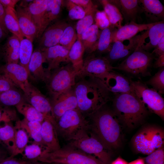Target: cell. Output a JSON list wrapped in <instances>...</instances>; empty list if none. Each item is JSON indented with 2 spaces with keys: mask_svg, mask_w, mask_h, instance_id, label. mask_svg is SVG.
<instances>
[{
  "mask_svg": "<svg viewBox=\"0 0 164 164\" xmlns=\"http://www.w3.org/2000/svg\"><path fill=\"white\" fill-rule=\"evenodd\" d=\"M87 118L88 133L98 138L106 149L111 151L121 146V125L112 109L106 104Z\"/></svg>",
  "mask_w": 164,
  "mask_h": 164,
  "instance_id": "1",
  "label": "cell"
},
{
  "mask_svg": "<svg viewBox=\"0 0 164 164\" xmlns=\"http://www.w3.org/2000/svg\"><path fill=\"white\" fill-rule=\"evenodd\" d=\"M77 108L86 118L109 101L110 92L99 78L79 80L73 87Z\"/></svg>",
  "mask_w": 164,
  "mask_h": 164,
  "instance_id": "2",
  "label": "cell"
},
{
  "mask_svg": "<svg viewBox=\"0 0 164 164\" xmlns=\"http://www.w3.org/2000/svg\"><path fill=\"white\" fill-rule=\"evenodd\" d=\"M112 110L121 125L132 129L144 120L148 111L134 93L114 95Z\"/></svg>",
  "mask_w": 164,
  "mask_h": 164,
  "instance_id": "3",
  "label": "cell"
},
{
  "mask_svg": "<svg viewBox=\"0 0 164 164\" xmlns=\"http://www.w3.org/2000/svg\"><path fill=\"white\" fill-rule=\"evenodd\" d=\"M36 160L53 164H104L94 156L69 144L54 152H43Z\"/></svg>",
  "mask_w": 164,
  "mask_h": 164,
  "instance_id": "4",
  "label": "cell"
},
{
  "mask_svg": "<svg viewBox=\"0 0 164 164\" xmlns=\"http://www.w3.org/2000/svg\"><path fill=\"white\" fill-rule=\"evenodd\" d=\"M131 143L136 153L148 155L163 147L164 130L155 125H145L134 135Z\"/></svg>",
  "mask_w": 164,
  "mask_h": 164,
  "instance_id": "5",
  "label": "cell"
},
{
  "mask_svg": "<svg viewBox=\"0 0 164 164\" xmlns=\"http://www.w3.org/2000/svg\"><path fill=\"white\" fill-rule=\"evenodd\" d=\"M58 135L69 141L84 130H88L89 121L78 109L68 110L55 124Z\"/></svg>",
  "mask_w": 164,
  "mask_h": 164,
  "instance_id": "6",
  "label": "cell"
},
{
  "mask_svg": "<svg viewBox=\"0 0 164 164\" xmlns=\"http://www.w3.org/2000/svg\"><path fill=\"white\" fill-rule=\"evenodd\" d=\"M155 59L154 55L142 49L138 45L136 49L114 69L118 70L138 77L150 75L149 69Z\"/></svg>",
  "mask_w": 164,
  "mask_h": 164,
  "instance_id": "7",
  "label": "cell"
},
{
  "mask_svg": "<svg viewBox=\"0 0 164 164\" xmlns=\"http://www.w3.org/2000/svg\"><path fill=\"white\" fill-rule=\"evenodd\" d=\"M77 73L70 62L50 72L45 83L51 97L73 87L76 82Z\"/></svg>",
  "mask_w": 164,
  "mask_h": 164,
  "instance_id": "8",
  "label": "cell"
},
{
  "mask_svg": "<svg viewBox=\"0 0 164 164\" xmlns=\"http://www.w3.org/2000/svg\"><path fill=\"white\" fill-rule=\"evenodd\" d=\"M68 144L90 155H93L104 164H110L111 151L96 137L84 130L69 141Z\"/></svg>",
  "mask_w": 164,
  "mask_h": 164,
  "instance_id": "9",
  "label": "cell"
},
{
  "mask_svg": "<svg viewBox=\"0 0 164 164\" xmlns=\"http://www.w3.org/2000/svg\"><path fill=\"white\" fill-rule=\"evenodd\" d=\"M131 82L133 93L147 110L163 120L164 99L162 95L140 80H131Z\"/></svg>",
  "mask_w": 164,
  "mask_h": 164,
  "instance_id": "10",
  "label": "cell"
},
{
  "mask_svg": "<svg viewBox=\"0 0 164 164\" xmlns=\"http://www.w3.org/2000/svg\"><path fill=\"white\" fill-rule=\"evenodd\" d=\"M114 70V67L105 57L91 56L84 60L83 66L77 73L76 79L100 77Z\"/></svg>",
  "mask_w": 164,
  "mask_h": 164,
  "instance_id": "11",
  "label": "cell"
},
{
  "mask_svg": "<svg viewBox=\"0 0 164 164\" xmlns=\"http://www.w3.org/2000/svg\"><path fill=\"white\" fill-rule=\"evenodd\" d=\"M50 101L52 116L56 122L67 111L78 109L73 87L51 97Z\"/></svg>",
  "mask_w": 164,
  "mask_h": 164,
  "instance_id": "12",
  "label": "cell"
},
{
  "mask_svg": "<svg viewBox=\"0 0 164 164\" xmlns=\"http://www.w3.org/2000/svg\"><path fill=\"white\" fill-rule=\"evenodd\" d=\"M108 90L114 94L133 93L131 80L114 70L108 72L99 78Z\"/></svg>",
  "mask_w": 164,
  "mask_h": 164,
  "instance_id": "13",
  "label": "cell"
},
{
  "mask_svg": "<svg viewBox=\"0 0 164 164\" xmlns=\"http://www.w3.org/2000/svg\"><path fill=\"white\" fill-rule=\"evenodd\" d=\"M23 92L26 102L46 116H52L50 100L36 87L29 82L26 86Z\"/></svg>",
  "mask_w": 164,
  "mask_h": 164,
  "instance_id": "14",
  "label": "cell"
},
{
  "mask_svg": "<svg viewBox=\"0 0 164 164\" xmlns=\"http://www.w3.org/2000/svg\"><path fill=\"white\" fill-rule=\"evenodd\" d=\"M55 122L52 116H47L41 123V134L45 147L43 152H53L61 148L55 125Z\"/></svg>",
  "mask_w": 164,
  "mask_h": 164,
  "instance_id": "15",
  "label": "cell"
},
{
  "mask_svg": "<svg viewBox=\"0 0 164 164\" xmlns=\"http://www.w3.org/2000/svg\"><path fill=\"white\" fill-rule=\"evenodd\" d=\"M68 24L65 21L59 20L48 26L39 39L38 49L43 51L59 44L63 32Z\"/></svg>",
  "mask_w": 164,
  "mask_h": 164,
  "instance_id": "16",
  "label": "cell"
},
{
  "mask_svg": "<svg viewBox=\"0 0 164 164\" xmlns=\"http://www.w3.org/2000/svg\"><path fill=\"white\" fill-rule=\"evenodd\" d=\"M0 74L7 78L23 91L29 82L28 74L26 69L19 64L6 63L0 67Z\"/></svg>",
  "mask_w": 164,
  "mask_h": 164,
  "instance_id": "17",
  "label": "cell"
},
{
  "mask_svg": "<svg viewBox=\"0 0 164 164\" xmlns=\"http://www.w3.org/2000/svg\"><path fill=\"white\" fill-rule=\"evenodd\" d=\"M141 36V34L137 35L130 39L127 45L120 41L114 42L105 57L110 63L126 58L136 49L139 44Z\"/></svg>",
  "mask_w": 164,
  "mask_h": 164,
  "instance_id": "18",
  "label": "cell"
},
{
  "mask_svg": "<svg viewBox=\"0 0 164 164\" xmlns=\"http://www.w3.org/2000/svg\"><path fill=\"white\" fill-rule=\"evenodd\" d=\"M155 23L138 24L130 22L118 28H115L112 32V43L117 41L123 42L126 40H129L137 35L138 32L147 30Z\"/></svg>",
  "mask_w": 164,
  "mask_h": 164,
  "instance_id": "19",
  "label": "cell"
},
{
  "mask_svg": "<svg viewBox=\"0 0 164 164\" xmlns=\"http://www.w3.org/2000/svg\"><path fill=\"white\" fill-rule=\"evenodd\" d=\"M21 31L26 38L32 42L36 38L38 29L31 15L26 8L17 5L15 10Z\"/></svg>",
  "mask_w": 164,
  "mask_h": 164,
  "instance_id": "20",
  "label": "cell"
},
{
  "mask_svg": "<svg viewBox=\"0 0 164 164\" xmlns=\"http://www.w3.org/2000/svg\"><path fill=\"white\" fill-rule=\"evenodd\" d=\"M109 1L119 9L126 23L130 22H136L139 15L143 12L139 0H112Z\"/></svg>",
  "mask_w": 164,
  "mask_h": 164,
  "instance_id": "21",
  "label": "cell"
},
{
  "mask_svg": "<svg viewBox=\"0 0 164 164\" xmlns=\"http://www.w3.org/2000/svg\"><path fill=\"white\" fill-rule=\"evenodd\" d=\"M42 51L48 64L47 69L50 72L59 67L62 63L70 62L69 50L59 44L46 48Z\"/></svg>",
  "mask_w": 164,
  "mask_h": 164,
  "instance_id": "22",
  "label": "cell"
},
{
  "mask_svg": "<svg viewBox=\"0 0 164 164\" xmlns=\"http://www.w3.org/2000/svg\"><path fill=\"white\" fill-rule=\"evenodd\" d=\"M46 62L43 52L38 49L32 53L28 66L29 70L31 76L36 80L46 82L50 72L45 70L43 64ZM32 77V76H31Z\"/></svg>",
  "mask_w": 164,
  "mask_h": 164,
  "instance_id": "23",
  "label": "cell"
},
{
  "mask_svg": "<svg viewBox=\"0 0 164 164\" xmlns=\"http://www.w3.org/2000/svg\"><path fill=\"white\" fill-rule=\"evenodd\" d=\"M64 2L65 1L62 0H48L37 39H39L44 30L52 22L59 17Z\"/></svg>",
  "mask_w": 164,
  "mask_h": 164,
  "instance_id": "24",
  "label": "cell"
},
{
  "mask_svg": "<svg viewBox=\"0 0 164 164\" xmlns=\"http://www.w3.org/2000/svg\"><path fill=\"white\" fill-rule=\"evenodd\" d=\"M143 12L151 21L155 23L164 21V7L159 0H140Z\"/></svg>",
  "mask_w": 164,
  "mask_h": 164,
  "instance_id": "25",
  "label": "cell"
},
{
  "mask_svg": "<svg viewBox=\"0 0 164 164\" xmlns=\"http://www.w3.org/2000/svg\"><path fill=\"white\" fill-rule=\"evenodd\" d=\"M143 35L145 38L149 37V41L145 44L139 42L138 45L142 49L147 51L154 49L164 36V21L155 23Z\"/></svg>",
  "mask_w": 164,
  "mask_h": 164,
  "instance_id": "26",
  "label": "cell"
},
{
  "mask_svg": "<svg viewBox=\"0 0 164 164\" xmlns=\"http://www.w3.org/2000/svg\"><path fill=\"white\" fill-rule=\"evenodd\" d=\"M20 42L16 36L13 35L2 46L1 52L6 63H18Z\"/></svg>",
  "mask_w": 164,
  "mask_h": 164,
  "instance_id": "27",
  "label": "cell"
},
{
  "mask_svg": "<svg viewBox=\"0 0 164 164\" xmlns=\"http://www.w3.org/2000/svg\"><path fill=\"white\" fill-rule=\"evenodd\" d=\"M100 32L98 26L94 24L82 33L80 39L84 47L85 51L90 54L96 51Z\"/></svg>",
  "mask_w": 164,
  "mask_h": 164,
  "instance_id": "28",
  "label": "cell"
},
{
  "mask_svg": "<svg viewBox=\"0 0 164 164\" xmlns=\"http://www.w3.org/2000/svg\"><path fill=\"white\" fill-rule=\"evenodd\" d=\"M15 127V133L14 145L9 156L10 157H14L19 154L22 155L29 141L28 134L20 126L18 121H16Z\"/></svg>",
  "mask_w": 164,
  "mask_h": 164,
  "instance_id": "29",
  "label": "cell"
},
{
  "mask_svg": "<svg viewBox=\"0 0 164 164\" xmlns=\"http://www.w3.org/2000/svg\"><path fill=\"white\" fill-rule=\"evenodd\" d=\"M18 122L21 127L33 140V142L39 145L44 151L45 147L41 134L42 123L38 121H28L25 118L22 120H18Z\"/></svg>",
  "mask_w": 164,
  "mask_h": 164,
  "instance_id": "30",
  "label": "cell"
},
{
  "mask_svg": "<svg viewBox=\"0 0 164 164\" xmlns=\"http://www.w3.org/2000/svg\"><path fill=\"white\" fill-rule=\"evenodd\" d=\"M48 0H35L26 8L31 15L38 29L36 37L41 26L42 20L46 9Z\"/></svg>",
  "mask_w": 164,
  "mask_h": 164,
  "instance_id": "31",
  "label": "cell"
},
{
  "mask_svg": "<svg viewBox=\"0 0 164 164\" xmlns=\"http://www.w3.org/2000/svg\"><path fill=\"white\" fill-rule=\"evenodd\" d=\"M84 47L80 40H77L69 50L68 59L74 69L77 72L81 68L84 61Z\"/></svg>",
  "mask_w": 164,
  "mask_h": 164,
  "instance_id": "32",
  "label": "cell"
},
{
  "mask_svg": "<svg viewBox=\"0 0 164 164\" xmlns=\"http://www.w3.org/2000/svg\"><path fill=\"white\" fill-rule=\"evenodd\" d=\"M99 1L103 7L104 11L109 21L110 26L116 29L120 27L123 19L119 9L109 0H101Z\"/></svg>",
  "mask_w": 164,
  "mask_h": 164,
  "instance_id": "33",
  "label": "cell"
},
{
  "mask_svg": "<svg viewBox=\"0 0 164 164\" xmlns=\"http://www.w3.org/2000/svg\"><path fill=\"white\" fill-rule=\"evenodd\" d=\"M5 22L7 29L21 41L24 36L20 29L15 10L8 7L5 9Z\"/></svg>",
  "mask_w": 164,
  "mask_h": 164,
  "instance_id": "34",
  "label": "cell"
},
{
  "mask_svg": "<svg viewBox=\"0 0 164 164\" xmlns=\"http://www.w3.org/2000/svg\"><path fill=\"white\" fill-rule=\"evenodd\" d=\"M15 106L18 111L23 115L24 118L28 121L42 123L46 117L26 101Z\"/></svg>",
  "mask_w": 164,
  "mask_h": 164,
  "instance_id": "35",
  "label": "cell"
},
{
  "mask_svg": "<svg viewBox=\"0 0 164 164\" xmlns=\"http://www.w3.org/2000/svg\"><path fill=\"white\" fill-rule=\"evenodd\" d=\"M15 133V127L10 121L5 122L3 126L0 127V142L8 149L10 155L14 145Z\"/></svg>",
  "mask_w": 164,
  "mask_h": 164,
  "instance_id": "36",
  "label": "cell"
},
{
  "mask_svg": "<svg viewBox=\"0 0 164 164\" xmlns=\"http://www.w3.org/2000/svg\"><path fill=\"white\" fill-rule=\"evenodd\" d=\"M25 101L24 95L16 88L0 92V106H16Z\"/></svg>",
  "mask_w": 164,
  "mask_h": 164,
  "instance_id": "37",
  "label": "cell"
},
{
  "mask_svg": "<svg viewBox=\"0 0 164 164\" xmlns=\"http://www.w3.org/2000/svg\"><path fill=\"white\" fill-rule=\"evenodd\" d=\"M32 42L28 39H23L20 42L19 53V64L23 67L26 70L29 76H31L29 70V62L33 53Z\"/></svg>",
  "mask_w": 164,
  "mask_h": 164,
  "instance_id": "38",
  "label": "cell"
},
{
  "mask_svg": "<svg viewBox=\"0 0 164 164\" xmlns=\"http://www.w3.org/2000/svg\"><path fill=\"white\" fill-rule=\"evenodd\" d=\"M114 29L110 26L100 31L96 51L100 53H108L112 46V35Z\"/></svg>",
  "mask_w": 164,
  "mask_h": 164,
  "instance_id": "39",
  "label": "cell"
},
{
  "mask_svg": "<svg viewBox=\"0 0 164 164\" xmlns=\"http://www.w3.org/2000/svg\"><path fill=\"white\" fill-rule=\"evenodd\" d=\"M77 38L76 29L69 24L63 32L59 44L69 50Z\"/></svg>",
  "mask_w": 164,
  "mask_h": 164,
  "instance_id": "40",
  "label": "cell"
},
{
  "mask_svg": "<svg viewBox=\"0 0 164 164\" xmlns=\"http://www.w3.org/2000/svg\"><path fill=\"white\" fill-rule=\"evenodd\" d=\"M145 84L162 95L164 93V68L160 69Z\"/></svg>",
  "mask_w": 164,
  "mask_h": 164,
  "instance_id": "41",
  "label": "cell"
},
{
  "mask_svg": "<svg viewBox=\"0 0 164 164\" xmlns=\"http://www.w3.org/2000/svg\"><path fill=\"white\" fill-rule=\"evenodd\" d=\"M97 11L86 14L84 17L77 21L76 26L77 38L80 39L81 35L85 30L95 24V15Z\"/></svg>",
  "mask_w": 164,
  "mask_h": 164,
  "instance_id": "42",
  "label": "cell"
},
{
  "mask_svg": "<svg viewBox=\"0 0 164 164\" xmlns=\"http://www.w3.org/2000/svg\"><path fill=\"white\" fill-rule=\"evenodd\" d=\"M64 4L68 12L69 18L72 20H80L86 15V13L81 7L71 0L65 1Z\"/></svg>",
  "mask_w": 164,
  "mask_h": 164,
  "instance_id": "43",
  "label": "cell"
},
{
  "mask_svg": "<svg viewBox=\"0 0 164 164\" xmlns=\"http://www.w3.org/2000/svg\"><path fill=\"white\" fill-rule=\"evenodd\" d=\"M43 149L39 145L32 142L25 147L22 155L23 159L30 160H35L42 154Z\"/></svg>",
  "mask_w": 164,
  "mask_h": 164,
  "instance_id": "44",
  "label": "cell"
},
{
  "mask_svg": "<svg viewBox=\"0 0 164 164\" xmlns=\"http://www.w3.org/2000/svg\"><path fill=\"white\" fill-rule=\"evenodd\" d=\"M145 164H163L164 162L163 147L152 152L143 159Z\"/></svg>",
  "mask_w": 164,
  "mask_h": 164,
  "instance_id": "45",
  "label": "cell"
},
{
  "mask_svg": "<svg viewBox=\"0 0 164 164\" xmlns=\"http://www.w3.org/2000/svg\"><path fill=\"white\" fill-rule=\"evenodd\" d=\"M95 24L102 30L110 26L108 18L104 11L97 10L95 16Z\"/></svg>",
  "mask_w": 164,
  "mask_h": 164,
  "instance_id": "46",
  "label": "cell"
},
{
  "mask_svg": "<svg viewBox=\"0 0 164 164\" xmlns=\"http://www.w3.org/2000/svg\"><path fill=\"white\" fill-rule=\"evenodd\" d=\"M85 11L86 14L97 11V6L90 0H71Z\"/></svg>",
  "mask_w": 164,
  "mask_h": 164,
  "instance_id": "47",
  "label": "cell"
},
{
  "mask_svg": "<svg viewBox=\"0 0 164 164\" xmlns=\"http://www.w3.org/2000/svg\"><path fill=\"white\" fill-rule=\"evenodd\" d=\"M0 164H44L36 160H30L24 159H19L9 156L0 162Z\"/></svg>",
  "mask_w": 164,
  "mask_h": 164,
  "instance_id": "48",
  "label": "cell"
},
{
  "mask_svg": "<svg viewBox=\"0 0 164 164\" xmlns=\"http://www.w3.org/2000/svg\"><path fill=\"white\" fill-rule=\"evenodd\" d=\"M15 87L7 78L0 74V92L16 88Z\"/></svg>",
  "mask_w": 164,
  "mask_h": 164,
  "instance_id": "49",
  "label": "cell"
},
{
  "mask_svg": "<svg viewBox=\"0 0 164 164\" xmlns=\"http://www.w3.org/2000/svg\"><path fill=\"white\" fill-rule=\"evenodd\" d=\"M152 53L157 57L164 55V36L157 44Z\"/></svg>",
  "mask_w": 164,
  "mask_h": 164,
  "instance_id": "50",
  "label": "cell"
},
{
  "mask_svg": "<svg viewBox=\"0 0 164 164\" xmlns=\"http://www.w3.org/2000/svg\"><path fill=\"white\" fill-rule=\"evenodd\" d=\"M5 9L0 3V27L7 33L8 31L6 27L5 22Z\"/></svg>",
  "mask_w": 164,
  "mask_h": 164,
  "instance_id": "51",
  "label": "cell"
},
{
  "mask_svg": "<svg viewBox=\"0 0 164 164\" xmlns=\"http://www.w3.org/2000/svg\"><path fill=\"white\" fill-rule=\"evenodd\" d=\"M19 1V0H0V3L5 9L9 7L14 9L16 4Z\"/></svg>",
  "mask_w": 164,
  "mask_h": 164,
  "instance_id": "52",
  "label": "cell"
},
{
  "mask_svg": "<svg viewBox=\"0 0 164 164\" xmlns=\"http://www.w3.org/2000/svg\"><path fill=\"white\" fill-rule=\"evenodd\" d=\"M6 148L0 142V162L10 156Z\"/></svg>",
  "mask_w": 164,
  "mask_h": 164,
  "instance_id": "53",
  "label": "cell"
},
{
  "mask_svg": "<svg viewBox=\"0 0 164 164\" xmlns=\"http://www.w3.org/2000/svg\"><path fill=\"white\" fill-rule=\"evenodd\" d=\"M164 66V55L157 57L154 63L153 67L155 68H161Z\"/></svg>",
  "mask_w": 164,
  "mask_h": 164,
  "instance_id": "54",
  "label": "cell"
},
{
  "mask_svg": "<svg viewBox=\"0 0 164 164\" xmlns=\"http://www.w3.org/2000/svg\"><path fill=\"white\" fill-rule=\"evenodd\" d=\"M128 163L122 158L119 157L111 162L110 164H128Z\"/></svg>",
  "mask_w": 164,
  "mask_h": 164,
  "instance_id": "55",
  "label": "cell"
},
{
  "mask_svg": "<svg viewBox=\"0 0 164 164\" xmlns=\"http://www.w3.org/2000/svg\"><path fill=\"white\" fill-rule=\"evenodd\" d=\"M6 119L5 109L0 106V123L1 121H5Z\"/></svg>",
  "mask_w": 164,
  "mask_h": 164,
  "instance_id": "56",
  "label": "cell"
},
{
  "mask_svg": "<svg viewBox=\"0 0 164 164\" xmlns=\"http://www.w3.org/2000/svg\"><path fill=\"white\" fill-rule=\"evenodd\" d=\"M128 164H145V163L143 158H140L128 163Z\"/></svg>",
  "mask_w": 164,
  "mask_h": 164,
  "instance_id": "57",
  "label": "cell"
},
{
  "mask_svg": "<svg viewBox=\"0 0 164 164\" xmlns=\"http://www.w3.org/2000/svg\"><path fill=\"white\" fill-rule=\"evenodd\" d=\"M33 1L32 0H22L19 5L23 8H25L28 7Z\"/></svg>",
  "mask_w": 164,
  "mask_h": 164,
  "instance_id": "58",
  "label": "cell"
},
{
  "mask_svg": "<svg viewBox=\"0 0 164 164\" xmlns=\"http://www.w3.org/2000/svg\"><path fill=\"white\" fill-rule=\"evenodd\" d=\"M6 33L0 27V41L3 39L6 35Z\"/></svg>",
  "mask_w": 164,
  "mask_h": 164,
  "instance_id": "59",
  "label": "cell"
},
{
  "mask_svg": "<svg viewBox=\"0 0 164 164\" xmlns=\"http://www.w3.org/2000/svg\"><path fill=\"white\" fill-rule=\"evenodd\" d=\"M44 164H48V163H44Z\"/></svg>",
  "mask_w": 164,
  "mask_h": 164,
  "instance_id": "60",
  "label": "cell"
},
{
  "mask_svg": "<svg viewBox=\"0 0 164 164\" xmlns=\"http://www.w3.org/2000/svg\"><path fill=\"white\" fill-rule=\"evenodd\" d=\"M163 164H164V163Z\"/></svg>",
  "mask_w": 164,
  "mask_h": 164,
  "instance_id": "61",
  "label": "cell"
}]
</instances>
